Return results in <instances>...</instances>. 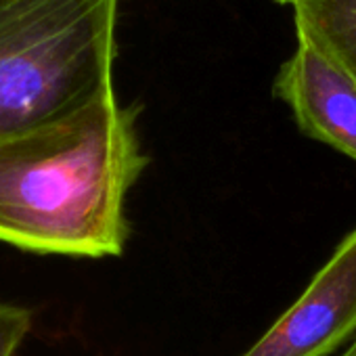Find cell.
Returning <instances> with one entry per match:
<instances>
[{
    "label": "cell",
    "instance_id": "3957f363",
    "mask_svg": "<svg viewBox=\"0 0 356 356\" xmlns=\"http://www.w3.org/2000/svg\"><path fill=\"white\" fill-rule=\"evenodd\" d=\"M356 337V229L243 356H327Z\"/></svg>",
    "mask_w": 356,
    "mask_h": 356
},
{
    "label": "cell",
    "instance_id": "277c9868",
    "mask_svg": "<svg viewBox=\"0 0 356 356\" xmlns=\"http://www.w3.org/2000/svg\"><path fill=\"white\" fill-rule=\"evenodd\" d=\"M296 40L275 76L273 92L291 109L304 134L356 161V82L306 38Z\"/></svg>",
    "mask_w": 356,
    "mask_h": 356
},
{
    "label": "cell",
    "instance_id": "6da1fadb",
    "mask_svg": "<svg viewBox=\"0 0 356 356\" xmlns=\"http://www.w3.org/2000/svg\"><path fill=\"white\" fill-rule=\"evenodd\" d=\"M136 113L111 88L0 140V243L70 258L122 256L126 197L149 163Z\"/></svg>",
    "mask_w": 356,
    "mask_h": 356
},
{
    "label": "cell",
    "instance_id": "8992f818",
    "mask_svg": "<svg viewBox=\"0 0 356 356\" xmlns=\"http://www.w3.org/2000/svg\"><path fill=\"white\" fill-rule=\"evenodd\" d=\"M34 323V312L19 304L0 302V356H15Z\"/></svg>",
    "mask_w": 356,
    "mask_h": 356
},
{
    "label": "cell",
    "instance_id": "52a82bcc",
    "mask_svg": "<svg viewBox=\"0 0 356 356\" xmlns=\"http://www.w3.org/2000/svg\"><path fill=\"white\" fill-rule=\"evenodd\" d=\"M339 356H356V337L352 339V343H350V346H348Z\"/></svg>",
    "mask_w": 356,
    "mask_h": 356
},
{
    "label": "cell",
    "instance_id": "5b68a950",
    "mask_svg": "<svg viewBox=\"0 0 356 356\" xmlns=\"http://www.w3.org/2000/svg\"><path fill=\"white\" fill-rule=\"evenodd\" d=\"M291 9L296 36L356 82V0H298Z\"/></svg>",
    "mask_w": 356,
    "mask_h": 356
},
{
    "label": "cell",
    "instance_id": "ba28073f",
    "mask_svg": "<svg viewBox=\"0 0 356 356\" xmlns=\"http://www.w3.org/2000/svg\"><path fill=\"white\" fill-rule=\"evenodd\" d=\"M275 3H279V5H289V7H293L298 0H275Z\"/></svg>",
    "mask_w": 356,
    "mask_h": 356
},
{
    "label": "cell",
    "instance_id": "7a4b0ae2",
    "mask_svg": "<svg viewBox=\"0 0 356 356\" xmlns=\"http://www.w3.org/2000/svg\"><path fill=\"white\" fill-rule=\"evenodd\" d=\"M120 0H0V140L113 88Z\"/></svg>",
    "mask_w": 356,
    "mask_h": 356
}]
</instances>
